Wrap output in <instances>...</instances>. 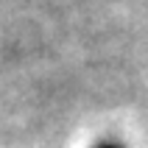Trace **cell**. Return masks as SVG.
Listing matches in <instances>:
<instances>
[{"mask_svg": "<svg viewBox=\"0 0 148 148\" xmlns=\"http://www.w3.org/2000/svg\"><path fill=\"white\" fill-rule=\"evenodd\" d=\"M98 148H120V145H115V143H103V145H98Z\"/></svg>", "mask_w": 148, "mask_h": 148, "instance_id": "obj_1", "label": "cell"}]
</instances>
